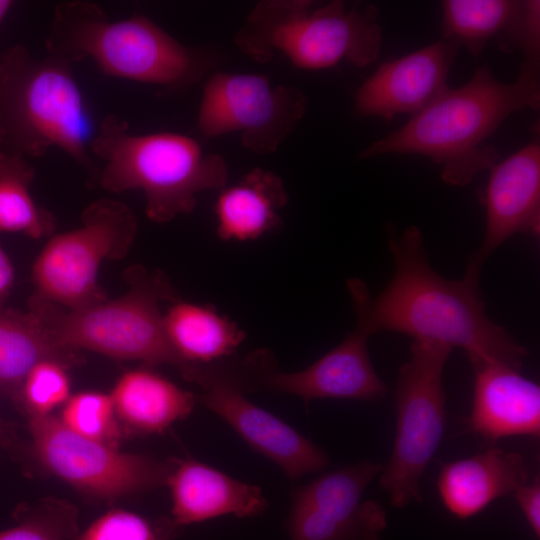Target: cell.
Returning a JSON list of instances; mask_svg holds the SVG:
<instances>
[{"label": "cell", "mask_w": 540, "mask_h": 540, "mask_svg": "<svg viewBox=\"0 0 540 540\" xmlns=\"http://www.w3.org/2000/svg\"><path fill=\"white\" fill-rule=\"evenodd\" d=\"M386 233L395 264L386 287L373 297L361 279L347 280L356 328L368 336L396 332L460 347L469 360L486 358L520 370L527 349L487 315L480 278L449 280L438 274L417 226L399 235L390 225Z\"/></svg>", "instance_id": "1"}, {"label": "cell", "mask_w": 540, "mask_h": 540, "mask_svg": "<svg viewBox=\"0 0 540 540\" xmlns=\"http://www.w3.org/2000/svg\"><path fill=\"white\" fill-rule=\"evenodd\" d=\"M540 65L524 61L514 83L496 79L487 64L466 84L446 88L404 126L373 142L360 158L419 154L441 166L444 182L465 186L498 158L484 142L513 112L540 106Z\"/></svg>", "instance_id": "2"}, {"label": "cell", "mask_w": 540, "mask_h": 540, "mask_svg": "<svg viewBox=\"0 0 540 540\" xmlns=\"http://www.w3.org/2000/svg\"><path fill=\"white\" fill-rule=\"evenodd\" d=\"M48 55L91 60L106 75L169 89L199 81L215 59L188 47L145 16L111 19L96 3L66 1L53 12Z\"/></svg>", "instance_id": "3"}, {"label": "cell", "mask_w": 540, "mask_h": 540, "mask_svg": "<svg viewBox=\"0 0 540 540\" xmlns=\"http://www.w3.org/2000/svg\"><path fill=\"white\" fill-rule=\"evenodd\" d=\"M90 152L103 162L99 184L114 193L141 190L146 215L157 223L191 213L198 193L227 185L223 156L205 152L184 134L131 133L128 122L117 115L102 119Z\"/></svg>", "instance_id": "4"}, {"label": "cell", "mask_w": 540, "mask_h": 540, "mask_svg": "<svg viewBox=\"0 0 540 540\" xmlns=\"http://www.w3.org/2000/svg\"><path fill=\"white\" fill-rule=\"evenodd\" d=\"M94 134L71 63L22 44L0 55V150L26 158L58 148L94 174Z\"/></svg>", "instance_id": "5"}, {"label": "cell", "mask_w": 540, "mask_h": 540, "mask_svg": "<svg viewBox=\"0 0 540 540\" xmlns=\"http://www.w3.org/2000/svg\"><path fill=\"white\" fill-rule=\"evenodd\" d=\"M124 279L128 290L116 299L68 310L32 296L29 311L67 349L148 365L169 364L191 382L198 365L186 363L176 353L164 330L160 304L178 300L171 283L161 271L139 265L128 268Z\"/></svg>", "instance_id": "6"}, {"label": "cell", "mask_w": 540, "mask_h": 540, "mask_svg": "<svg viewBox=\"0 0 540 540\" xmlns=\"http://www.w3.org/2000/svg\"><path fill=\"white\" fill-rule=\"evenodd\" d=\"M378 16L375 5L347 8L341 0L321 6L310 0H262L233 40L259 63L281 52L305 70L327 69L343 60L365 67L377 59L381 48Z\"/></svg>", "instance_id": "7"}, {"label": "cell", "mask_w": 540, "mask_h": 540, "mask_svg": "<svg viewBox=\"0 0 540 540\" xmlns=\"http://www.w3.org/2000/svg\"><path fill=\"white\" fill-rule=\"evenodd\" d=\"M451 351L445 344L414 340L409 360L399 369L395 438L379 475L381 488L397 508L422 501L420 480L444 433L443 372Z\"/></svg>", "instance_id": "8"}, {"label": "cell", "mask_w": 540, "mask_h": 540, "mask_svg": "<svg viewBox=\"0 0 540 540\" xmlns=\"http://www.w3.org/2000/svg\"><path fill=\"white\" fill-rule=\"evenodd\" d=\"M138 230L133 210L124 202L103 198L89 204L81 225L53 235L32 266L34 297L68 310H80L107 299L98 282L104 261L126 256Z\"/></svg>", "instance_id": "9"}, {"label": "cell", "mask_w": 540, "mask_h": 540, "mask_svg": "<svg viewBox=\"0 0 540 540\" xmlns=\"http://www.w3.org/2000/svg\"><path fill=\"white\" fill-rule=\"evenodd\" d=\"M307 109L306 95L295 86L262 74L215 72L203 88L197 129L205 138L238 132L245 149L264 156L277 151Z\"/></svg>", "instance_id": "10"}, {"label": "cell", "mask_w": 540, "mask_h": 540, "mask_svg": "<svg viewBox=\"0 0 540 540\" xmlns=\"http://www.w3.org/2000/svg\"><path fill=\"white\" fill-rule=\"evenodd\" d=\"M34 454L50 472L100 499H115L166 485L170 461L123 453L80 436L52 415H29Z\"/></svg>", "instance_id": "11"}, {"label": "cell", "mask_w": 540, "mask_h": 540, "mask_svg": "<svg viewBox=\"0 0 540 540\" xmlns=\"http://www.w3.org/2000/svg\"><path fill=\"white\" fill-rule=\"evenodd\" d=\"M382 468L363 460L293 488L286 518L290 540H381L386 512L378 502L363 500V493Z\"/></svg>", "instance_id": "12"}, {"label": "cell", "mask_w": 540, "mask_h": 540, "mask_svg": "<svg viewBox=\"0 0 540 540\" xmlns=\"http://www.w3.org/2000/svg\"><path fill=\"white\" fill-rule=\"evenodd\" d=\"M196 401L222 418L249 447L265 456L291 480L325 469L329 456L286 422L246 397L237 359L204 366Z\"/></svg>", "instance_id": "13"}, {"label": "cell", "mask_w": 540, "mask_h": 540, "mask_svg": "<svg viewBox=\"0 0 540 540\" xmlns=\"http://www.w3.org/2000/svg\"><path fill=\"white\" fill-rule=\"evenodd\" d=\"M369 336L356 328L310 366L282 372L270 351L260 349L239 359L247 392L264 389L300 397L308 406L315 399L376 401L387 385L375 371L368 351Z\"/></svg>", "instance_id": "14"}, {"label": "cell", "mask_w": 540, "mask_h": 540, "mask_svg": "<svg viewBox=\"0 0 540 540\" xmlns=\"http://www.w3.org/2000/svg\"><path fill=\"white\" fill-rule=\"evenodd\" d=\"M481 196L486 209L483 241L468 259L465 275L480 277L492 253L517 233L540 232V145L534 140L491 168Z\"/></svg>", "instance_id": "15"}, {"label": "cell", "mask_w": 540, "mask_h": 540, "mask_svg": "<svg viewBox=\"0 0 540 540\" xmlns=\"http://www.w3.org/2000/svg\"><path fill=\"white\" fill-rule=\"evenodd\" d=\"M459 46L439 41L385 62L357 90L354 112L391 121L398 113H418L446 88Z\"/></svg>", "instance_id": "16"}, {"label": "cell", "mask_w": 540, "mask_h": 540, "mask_svg": "<svg viewBox=\"0 0 540 540\" xmlns=\"http://www.w3.org/2000/svg\"><path fill=\"white\" fill-rule=\"evenodd\" d=\"M474 371L472 432L495 442L510 436L540 435V386L505 363L470 359Z\"/></svg>", "instance_id": "17"}, {"label": "cell", "mask_w": 540, "mask_h": 540, "mask_svg": "<svg viewBox=\"0 0 540 540\" xmlns=\"http://www.w3.org/2000/svg\"><path fill=\"white\" fill-rule=\"evenodd\" d=\"M166 485L172 499L171 515L180 527L223 515L255 517L268 507L261 488L188 459H170Z\"/></svg>", "instance_id": "18"}, {"label": "cell", "mask_w": 540, "mask_h": 540, "mask_svg": "<svg viewBox=\"0 0 540 540\" xmlns=\"http://www.w3.org/2000/svg\"><path fill=\"white\" fill-rule=\"evenodd\" d=\"M527 482L524 458L493 447L445 464L439 473L437 489L445 508L455 517L467 519L482 512L494 500L513 496Z\"/></svg>", "instance_id": "19"}, {"label": "cell", "mask_w": 540, "mask_h": 540, "mask_svg": "<svg viewBox=\"0 0 540 540\" xmlns=\"http://www.w3.org/2000/svg\"><path fill=\"white\" fill-rule=\"evenodd\" d=\"M287 202L281 177L255 167L221 189L215 203L217 234L224 241L257 239L280 223L279 211Z\"/></svg>", "instance_id": "20"}, {"label": "cell", "mask_w": 540, "mask_h": 540, "mask_svg": "<svg viewBox=\"0 0 540 540\" xmlns=\"http://www.w3.org/2000/svg\"><path fill=\"white\" fill-rule=\"evenodd\" d=\"M117 417L131 429L161 433L189 416L196 396L150 369L122 374L110 393Z\"/></svg>", "instance_id": "21"}, {"label": "cell", "mask_w": 540, "mask_h": 540, "mask_svg": "<svg viewBox=\"0 0 540 540\" xmlns=\"http://www.w3.org/2000/svg\"><path fill=\"white\" fill-rule=\"evenodd\" d=\"M42 361L70 368L80 364L82 356L59 345L31 311L0 305V392L17 394L30 370Z\"/></svg>", "instance_id": "22"}, {"label": "cell", "mask_w": 540, "mask_h": 540, "mask_svg": "<svg viewBox=\"0 0 540 540\" xmlns=\"http://www.w3.org/2000/svg\"><path fill=\"white\" fill-rule=\"evenodd\" d=\"M166 336L190 365H206L233 357L245 332L208 305L177 300L163 314Z\"/></svg>", "instance_id": "23"}, {"label": "cell", "mask_w": 540, "mask_h": 540, "mask_svg": "<svg viewBox=\"0 0 540 540\" xmlns=\"http://www.w3.org/2000/svg\"><path fill=\"white\" fill-rule=\"evenodd\" d=\"M525 1L446 0L442 4L445 39L479 56L487 42L496 38L504 52L516 50Z\"/></svg>", "instance_id": "24"}, {"label": "cell", "mask_w": 540, "mask_h": 540, "mask_svg": "<svg viewBox=\"0 0 540 540\" xmlns=\"http://www.w3.org/2000/svg\"><path fill=\"white\" fill-rule=\"evenodd\" d=\"M34 176L25 157L0 150V233L18 232L33 239L52 235L56 220L33 199Z\"/></svg>", "instance_id": "25"}, {"label": "cell", "mask_w": 540, "mask_h": 540, "mask_svg": "<svg viewBox=\"0 0 540 540\" xmlns=\"http://www.w3.org/2000/svg\"><path fill=\"white\" fill-rule=\"evenodd\" d=\"M59 419L72 432L114 448L120 437L110 394L84 391L71 395Z\"/></svg>", "instance_id": "26"}, {"label": "cell", "mask_w": 540, "mask_h": 540, "mask_svg": "<svg viewBox=\"0 0 540 540\" xmlns=\"http://www.w3.org/2000/svg\"><path fill=\"white\" fill-rule=\"evenodd\" d=\"M16 526L0 531V540H75L79 534L74 505L48 497L22 512Z\"/></svg>", "instance_id": "27"}, {"label": "cell", "mask_w": 540, "mask_h": 540, "mask_svg": "<svg viewBox=\"0 0 540 540\" xmlns=\"http://www.w3.org/2000/svg\"><path fill=\"white\" fill-rule=\"evenodd\" d=\"M180 526L172 519L153 521L124 509H113L93 521L75 540H175Z\"/></svg>", "instance_id": "28"}, {"label": "cell", "mask_w": 540, "mask_h": 540, "mask_svg": "<svg viewBox=\"0 0 540 540\" xmlns=\"http://www.w3.org/2000/svg\"><path fill=\"white\" fill-rule=\"evenodd\" d=\"M67 369L55 361H42L30 370L17 393L29 415H49L65 404L71 396Z\"/></svg>", "instance_id": "29"}, {"label": "cell", "mask_w": 540, "mask_h": 540, "mask_svg": "<svg viewBox=\"0 0 540 540\" xmlns=\"http://www.w3.org/2000/svg\"><path fill=\"white\" fill-rule=\"evenodd\" d=\"M533 534L540 537V480L535 477L513 494Z\"/></svg>", "instance_id": "30"}, {"label": "cell", "mask_w": 540, "mask_h": 540, "mask_svg": "<svg viewBox=\"0 0 540 540\" xmlns=\"http://www.w3.org/2000/svg\"><path fill=\"white\" fill-rule=\"evenodd\" d=\"M14 267L0 245V305L9 294L14 283Z\"/></svg>", "instance_id": "31"}, {"label": "cell", "mask_w": 540, "mask_h": 540, "mask_svg": "<svg viewBox=\"0 0 540 540\" xmlns=\"http://www.w3.org/2000/svg\"><path fill=\"white\" fill-rule=\"evenodd\" d=\"M13 6V1L10 0H0V26L7 16L9 10Z\"/></svg>", "instance_id": "32"}, {"label": "cell", "mask_w": 540, "mask_h": 540, "mask_svg": "<svg viewBox=\"0 0 540 540\" xmlns=\"http://www.w3.org/2000/svg\"><path fill=\"white\" fill-rule=\"evenodd\" d=\"M0 433H1V425H0Z\"/></svg>", "instance_id": "33"}]
</instances>
